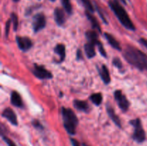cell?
<instances>
[{"label":"cell","mask_w":147,"mask_h":146,"mask_svg":"<svg viewBox=\"0 0 147 146\" xmlns=\"http://www.w3.org/2000/svg\"><path fill=\"white\" fill-rule=\"evenodd\" d=\"M125 60L141 71H147V55L132 46H127L123 52Z\"/></svg>","instance_id":"1"},{"label":"cell","mask_w":147,"mask_h":146,"mask_svg":"<svg viewBox=\"0 0 147 146\" xmlns=\"http://www.w3.org/2000/svg\"><path fill=\"white\" fill-rule=\"evenodd\" d=\"M109 6L115 15L116 16L121 24L127 29L135 31L136 27L126 12L125 9L120 4L117 0H111L109 1Z\"/></svg>","instance_id":"2"},{"label":"cell","mask_w":147,"mask_h":146,"mask_svg":"<svg viewBox=\"0 0 147 146\" xmlns=\"http://www.w3.org/2000/svg\"><path fill=\"white\" fill-rule=\"evenodd\" d=\"M63 115V126L67 133L74 135L76 133V127L78 125V119L74 112L70 108L63 107L61 110Z\"/></svg>","instance_id":"3"},{"label":"cell","mask_w":147,"mask_h":146,"mask_svg":"<svg viewBox=\"0 0 147 146\" xmlns=\"http://www.w3.org/2000/svg\"><path fill=\"white\" fill-rule=\"evenodd\" d=\"M129 123L134 128V133L132 135V138L139 143H142L144 142L145 140H146V133H145L144 130L142 127V122H141L140 119L136 118L135 120H132L129 122Z\"/></svg>","instance_id":"4"},{"label":"cell","mask_w":147,"mask_h":146,"mask_svg":"<svg viewBox=\"0 0 147 146\" xmlns=\"http://www.w3.org/2000/svg\"><path fill=\"white\" fill-rule=\"evenodd\" d=\"M33 74L40 80H50L53 78V75L50 71L45 68L43 66L34 64L32 70Z\"/></svg>","instance_id":"5"},{"label":"cell","mask_w":147,"mask_h":146,"mask_svg":"<svg viewBox=\"0 0 147 146\" xmlns=\"http://www.w3.org/2000/svg\"><path fill=\"white\" fill-rule=\"evenodd\" d=\"M114 98L117 102L119 108L123 112H126L129 108L130 102L126 95L123 94L121 90H117L114 92Z\"/></svg>","instance_id":"6"},{"label":"cell","mask_w":147,"mask_h":146,"mask_svg":"<svg viewBox=\"0 0 147 146\" xmlns=\"http://www.w3.org/2000/svg\"><path fill=\"white\" fill-rule=\"evenodd\" d=\"M46 26L45 16L42 13H38L33 17L32 28L34 33L41 31Z\"/></svg>","instance_id":"7"},{"label":"cell","mask_w":147,"mask_h":146,"mask_svg":"<svg viewBox=\"0 0 147 146\" xmlns=\"http://www.w3.org/2000/svg\"><path fill=\"white\" fill-rule=\"evenodd\" d=\"M16 42L18 47L23 52H27L32 47L33 43L29 37H16Z\"/></svg>","instance_id":"8"},{"label":"cell","mask_w":147,"mask_h":146,"mask_svg":"<svg viewBox=\"0 0 147 146\" xmlns=\"http://www.w3.org/2000/svg\"><path fill=\"white\" fill-rule=\"evenodd\" d=\"M1 115H2V117H4V118L7 119V120H8L11 124H12L13 125L16 126L18 125L17 115H16L15 113H14L11 108H9V107H7V108L4 109V111L2 112Z\"/></svg>","instance_id":"9"},{"label":"cell","mask_w":147,"mask_h":146,"mask_svg":"<svg viewBox=\"0 0 147 146\" xmlns=\"http://www.w3.org/2000/svg\"><path fill=\"white\" fill-rule=\"evenodd\" d=\"M54 18L56 24L58 26H60V27L63 26L65 23V12L63 9L59 8V7H57V8L55 9Z\"/></svg>","instance_id":"10"},{"label":"cell","mask_w":147,"mask_h":146,"mask_svg":"<svg viewBox=\"0 0 147 146\" xmlns=\"http://www.w3.org/2000/svg\"><path fill=\"white\" fill-rule=\"evenodd\" d=\"M97 69L102 81L106 84H109L111 82V75L107 67L105 64H103L101 67H98Z\"/></svg>","instance_id":"11"},{"label":"cell","mask_w":147,"mask_h":146,"mask_svg":"<svg viewBox=\"0 0 147 146\" xmlns=\"http://www.w3.org/2000/svg\"><path fill=\"white\" fill-rule=\"evenodd\" d=\"M54 52L58 55L59 59L57 61V63H61L65 59V46L63 44H58L55 46L54 49Z\"/></svg>","instance_id":"12"},{"label":"cell","mask_w":147,"mask_h":146,"mask_svg":"<svg viewBox=\"0 0 147 146\" xmlns=\"http://www.w3.org/2000/svg\"><path fill=\"white\" fill-rule=\"evenodd\" d=\"M73 105L79 111L84 112V113H88L90 111V105L88 102L85 100H75L73 101Z\"/></svg>","instance_id":"13"},{"label":"cell","mask_w":147,"mask_h":146,"mask_svg":"<svg viewBox=\"0 0 147 146\" xmlns=\"http://www.w3.org/2000/svg\"><path fill=\"white\" fill-rule=\"evenodd\" d=\"M106 110H107V113L109 115V117L111 119V120L115 123V125H116L119 127H121V122L119 116L116 114L113 107L111 105H109V104H107V105H106Z\"/></svg>","instance_id":"14"},{"label":"cell","mask_w":147,"mask_h":146,"mask_svg":"<svg viewBox=\"0 0 147 146\" xmlns=\"http://www.w3.org/2000/svg\"><path fill=\"white\" fill-rule=\"evenodd\" d=\"M11 103L14 107L22 108L23 107V102L20 94L17 91H12L11 93V97H10Z\"/></svg>","instance_id":"15"},{"label":"cell","mask_w":147,"mask_h":146,"mask_svg":"<svg viewBox=\"0 0 147 146\" xmlns=\"http://www.w3.org/2000/svg\"><path fill=\"white\" fill-rule=\"evenodd\" d=\"M96 46V45L94 43L90 42H88L84 45L85 52H86V56H87V57L88 59H91L96 56V50H95Z\"/></svg>","instance_id":"16"},{"label":"cell","mask_w":147,"mask_h":146,"mask_svg":"<svg viewBox=\"0 0 147 146\" xmlns=\"http://www.w3.org/2000/svg\"><path fill=\"white\" fill-rule=\"evenodd\" d=\"M104 36L106 37V40L108 41V42L110 44V45L113 48L116 49L118 51H121V44L117 40L115 39V37L113 35H111L109 33H104Z\"/></svg>","instance_id":"17"},{"label":"cell","mask_w":147,"mask_h":146,"mask_svg":"<svg viewBox=\"0 0 147 146\" xmlns=\"http://www.w3.org/2000/svg\"><path fill=\"white\" fill-rule=\"evenodd\" d=\"M86 15L88 19L90 21V24H91L92 27L93 29H97L99 32H101V29H100V26L99 22L98 21V19L94 17V16L92 14V13L89 12V11H86Z\"/></svg>","instance_id":"18"},{"label":"cell","mask_w":147,"mask_h":146,"mask_svg":"<svg viewBox=\"0 0 147 146\" xmlns=\"http://www.w3.org/2000/svg\"><path fill=\"white\" fill-rule=\"evenodd\" d=\"M86 37L87 39L88 42L94 43L96 45H97L98 43L99 42L98 35V33L95 30H88L86 32Z\"/></svg>","instance_id":"19"},{"label":"cell","mask_w":147,"mask_h":146,"mask_svg":"<svg viewBox=\"0 0 147 146\" xmlns=\"http://www.w3.org/2000/svg\"><path fill=\"white\" fill-rule=\"evenodd\" d=\"M90 100L96 105H100L103 101V96H102L101 93L100 92L94 93L90 96Z\"/></svg>","instance_id":"20"},{"label":"cell","mask_w":147,"mask_h":146,"mask_svg":"<svg viewBox=\"0 0 147 146\" xmlns=\"http://www.w3.org/2000/svg\"><path fill=\"white\" fill-rule=\"evenodd\" d=\"M61 3L65 11L67 14H70V15L73 14V7H72V4L70 3V0H61Z\"/></svg>","instance_id":"21"},{"label":"cell","mask_w":147,"mask_h":146,"mask_svg":"<svg viewBox=\"0 0 147 146\" xmlns=\"http://www.w3.org/2000/svg\"><path fill=\"white\" fill-rule=\"evenodd\" d=\"M83 5L84 6L85 8L87 9L88 11L90 13H93L95 11V9L93 7V5L92 4V2L90 0H80Z\"/></svg>","instance_id":"22"},{"label":"cell","mask_w":147,"mask_h":146,"mask_svg":"<svg viewBox=\"0 0 147 146\" xmlns=\"http://www.w3.org/2000/svg\"><path fill=\"white\" fill-rule=\"evenodd\" d=\"M10 19H11V23H12L14 31H17L19 26L18 17H17V15L15 14V13L13 12L11 14V18H10Z\"/></svg>","instance_id":"23"},{"label":"cell","mask_w":147,"mask_h":146,"mask_svg":"<svg viewBox=\"0 0 147 146\" xmlns=\"http://www.w3.org/2000/svg\"><path fill=\"white\" fill-rule=\"evenodd\" d=\"M112 63H113V64L115 66V67H117V68L119 69V70H121V71L123 69V64H122L121 61V60L119 58V57H114V58L113 59V62H112Z\"/></svg>","instance_id":"24"},{"label":"cell","mask_w":147,"mask_h":146,"mask_svg":"<svg viewBox=\"0 0 147 146\" xmlns=\"http://www.w3.org/2000/svg\"><path fill=\"white\" fill-rule=\"evenodd\" d=\"M96 46L98 47V49L99 52H100V54H101L102 57L106 58V57H107V54H106V50H105V49H104V47H103L102 43L100 42H99L98 43V44Z\"/></svg>","instance_id":"25"},{"label":"cell","mask_w":147,"mask_h":146,"mask_svg":"<svg viewBox=\"0 0 147 146\" xmlns=\"http://www.w3.org/2000/svg\"><path fill=\"white\" fill-rule=\"evenodd\" d=\"M1 136H2V138H3V140H4V141L7 143V145L8 146H17L16 145L15 143H14V142L11 140V139H9V137H7V136H5V135H1Z\"/></svg>","instance_id":"26"},{"label":"cell","mask_w":147,"mask_h":146,"mask_svg":"<svg viewBox=\"0 0 147 146\" xmlns=\"http://www.w3.org/2000/svg\"><path fill=\"white\" fill-rule=\"evenodd\" d=\"M32 125L35 127L36 129H38V130H42L43 126L42 125L41 123H40V121H38L37 120H34L32 122Z\"/></svg>","instance_id":"27"},{"label":"cell","mask_w":147,"mask_h":146,"mask_svg":"<svg viewBox=\"0 0 147 146\" xmlns=\"http://www.w3.org/2000/svg\"><path fill=\"white\" fill-rule=\"evenodd\" d=\"M11 23V19H9L8 21H7V23H6V25H5V36H6V37H8Z\"/></svg>","instance_id":"28"},{"label":"cell","mask_w":147,"mask_h":146,"mask_svg":"<svg viewBox=\"0 0 147 146\" xmlns=\"http://www.w3.org/2000/svg\"><path fill=\"white\" fill-rule=\"evenodd\" d=\"M96 10H97L98 13V14H99V15H100V18H101V19H102V20H103V22H104L105 24H108V22H107V20L106 19V18H105L104 15H103V13L101 12V10H100V8H99V7H98V6H97V4H96Z\"/></svg>","instance_id":"29"},{"label":"cell","mask_w":147,"mask_h":146,"mask_svg":"<svg viewBox=\"0 0 147 146\" xmlns=\"http://www.w3.org/2000/svg\"><path fill=\"white\" fill-rule=\"evenodd\" d=\"M40 7L39 5H34V6H32V7H30L29 8H27V9L26 10V13L25 14L26 15H28V14H30L32 12V11L34 9H35L38 8V7Z\"/></svg>","instance_id":"30"},{"label":"cell","mask_w":147,"mask_h":146,"mask_svg":"<svg viewBox=\"0 0 147 146\" xmlns=\"http://www.w3.org/2000/svg\"><path fill=\"white\" fill-rule=\"evenodd\" d=\"M70 141H71L72 145L73 146H80V144L77 140L74 138H70Z\"/></svg>","instance_id":"31"},{"label":"cell","mask_w":147,"mask_h":146,"mask_svg":"<svg viewBox=\"0 0 147 146\" xmlns=\"http://www.w3.org/2000/svg\"><path fill=\"white\" fill-rule=\"evenodd\" d=\"M139 42L142 44V45L144 46L146 48H147V40L146 39H144V38H141L139 40Z\"/></svg>","instance_id":"32"},{"label":"cell","mask_w":147,"mask_h":146,"mask_svg":"<svg viewBox=\"0 0 147 146\" xmlns=\"http://www.w3.org/2000/svg\"><path fill=\"white\" fill-rule=\"evenodd\" d=\"M82 58H83V57H82V52L80 50H78L77 51V60H80Z\"/></svg>","instance_id":"33"},{"label":"cell","mask_w":147,"mask_h":146,"mask_svg":"<svg viewBox=\"0 0 147 146\" xmlns=\"http://www.w3.org/2000/svg\"><path fill=\"white\" fill-rule=\"evenodd\" d=\"M120 1H121L122 3H123L124 4H126V1H125V0H120Z\"/></svg>","instance_id":"34"},{"label":"cell","mask_w":147,"mask_h":146,"mask_svg":"<svg viewBox=\"0 0 147 146\" xmlns=\"http://www.w3.org/2000/svg\"><path fill=\"white\" fill-rule=\"evenodd\" d=\"M13 1H14V2H18L19 1H20V0H12Z\"/></svg>","instance_id":"35"},{"label":"cell","mask_w":147,"mask_h":146,"mask_svg":"<svg viewBox=\"0 0 147 146\" xmlns=\"http://www.w3.org/2000/svg\"><path fill=\"white\" fill-rule=\"evenodd\" d=\"M50 1H53V2H54V1H55L56 0H50Z\"/></svg>","instance_id":"36"}]
</instances>
